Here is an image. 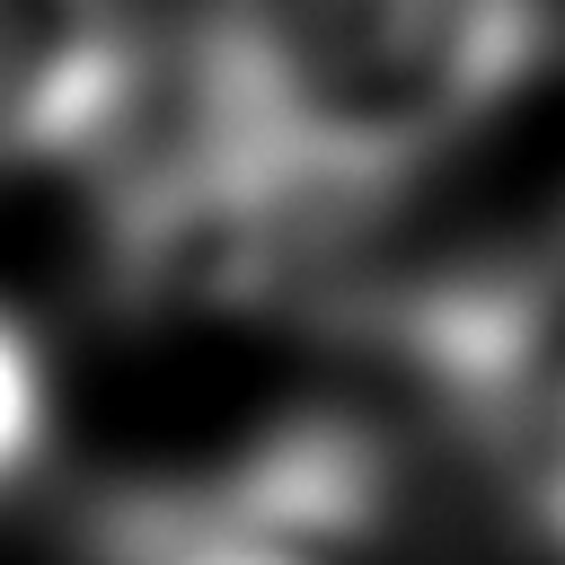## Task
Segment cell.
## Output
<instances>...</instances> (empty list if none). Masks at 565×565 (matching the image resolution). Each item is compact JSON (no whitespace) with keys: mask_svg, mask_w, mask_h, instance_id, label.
I'll return each instance as SVG.
<instances>
[{"mask_svg":"<svg viewBox=\"0 0 565 565\" xmlns=\"http://www.w3.org/2000/svg\"><path fill=\"white\" fill-rule=\"evenodd\" d=\"M44 433H53V371H44V344L26 335L18 309H0V494L44 459Z\"/></svg>","mask_w":565,"mask_h":565,"instance_id":"277c9868","label":"cell"},{"mask_svg":"<svg viewBox=\"0 0 565 565\" xmlns=\"http://www.w3.org/2000/svg\"><path fill=\"white\" fill-rule=\"evenodd\" d=\"M539 53V0H203L177 141L318 221L503 124Z\"/></svg>","mask_w":565,"mask_h":565,"instance_id":"6da1fadb","label":"cell"},{"mask_svg":"<svg viewBox=\"0 0 565 565\" xmlns=\"http://www.w3.org/2000/svg\"><path fill=\"white\" fill-rule=\"evenodd\" d=\"M327 521L265 494V486H221V494H159L115 521V565H327Z\"/></svg>","mask_w":565,"mask_h":565,"instance_id":"3957f363","label":"cell"},{"mask_svg":"<svg viewBox=\"0 0 565 565\" xmlns=\"http://www.w3.org/2000/svg\"><path fill=\"white\" fill-rule=\"evenodd\" d=\"M141 97L132 0H0V168L106 150Z\"/></svg>","mask_w":565,"mask_h":565,"instance_id":"7a4b0ae2","label":"cell"}]
</instances>
